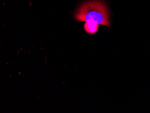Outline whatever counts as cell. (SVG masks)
I'll return each mask as SVG.
<instances>
[{"mask_svg":"<svg viewBox=\"0 0 150 113\" xmlns=\"http://www.w3.org/2000/svg\"><path fill=\"white\" fill-rule=\"evenodd\" d=\"M75 19L80 22H91L98 24L110 26L108 8L105 2L93 0L87 1L77 9Z\"/></svg>","mask_w":150,"mask_h":113,"instance_id":"6da1fadb","label":"cell"},{"mask_svg":"<svg viewBox=\"0 0 150 113\" xmlns=\"http://www.w3.org/2000/svg\"><path fill=\"white\" fill-rule=\"evenodd\" d=\"M99 28V25L95 23L88 22L84 24V29L88 34H94L97 32Z\"/></svg>","mask_w":150,"mask_h":113,"instance_id":"7a4b0ae2","label":"cell"}]
</instances>
